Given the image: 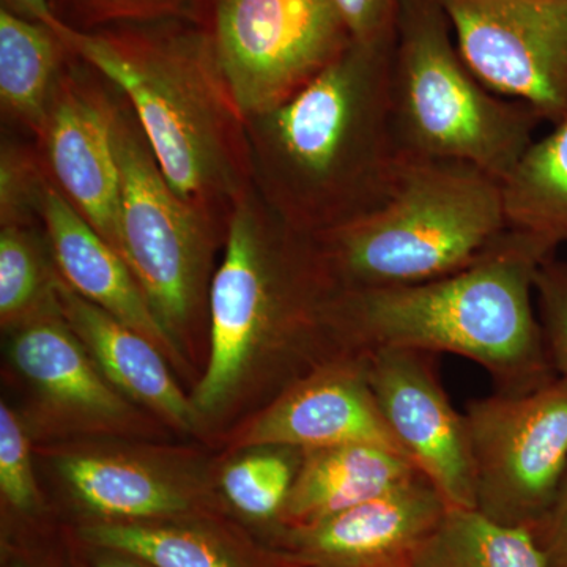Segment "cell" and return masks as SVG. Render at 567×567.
Here are the masks:
<instances>
[{
    "label": "cell",
    "instance_id": "obj_23",
    "mask_svg": "<svg viewBox=\"0 0 567 567\" xmlns=\"http://www.w3.org/2000/svg\"><path fill=\"white\" fill-rule=\"evenodd\" d=\"M405 567H550L535 533L496 524L477 509L447 507Z\"/></svg>",
    "mask_w": 567,
    "mask_h": 567
},
{
    "label": "cell",
    "instance_id": "obj_2",
    "mask_svg": "<svg viewBox=\"0 0 567 567\" xmlns=\"http://www.w3.org/2000/svg\"><path fill=\"white\" fill-rule=\"evenodd\" d=\"M63 43L130 103L164 177L226 237L254 188L246 121L193 18L62 33Z\"/></svg>",
    "mask_w": 567,
    "mask_h": 567
},
{
    "label": "cell",
    "instance_id": "obj_26",
    "mask_svg": "<svg viewBox=\"0 0 567 567\" xmlns=\"http://www.w3.org/2000/svg\"><path fill=\"white\" fill-rule=\"evenodd\" d=\"M0 491L10 509L29 524L41 513L31 450L21 421L6 402L0 405Z\"/></svg>",
    "mask_w": 567,
    "mask_h": 567
},
{
    "label": "cell",
    "instance_id": "obj_33",
    "mask_svg": "<svg viewBox=\"0 0 567 567\" xmlns=\"http://www.w3.org/2000/svg\"><path fill=\"white\" fill-rule=\"evenodd\" d=\"M2 9L24 18V20L47 25L58 35H62L69 29V24L63 22L52 9L51 0H2Z\"/></svg>",
    "mask_w": 567,
    "mask_h": 567
},
{
    "label": "cell",
    "instance_id": "obj_21",
    "mask_svg": "<svg viewBox=\"0 0 567 567\" xmlns=\"http://www.w3.org/2000/svg\"><path fill=\"white\" fill-rule=\"evenodd\" d=\"M73 52L47 25L0 9V103L39 140L52 93Z\"/></svg>",
    "mask_w": 567,
    "mask_h": 567
},
{
    "label": "cell",
    "instance_id": "obj_3",
    "mask_svg": "<svg viewBox=\"0 0 567 567\" xmlns=\"http://www.w3.org/2000/svg\"><path fill=\"white\" fill-rule=\"evenodd\" d=\"M339 292L315 237L284 221L256 189L246 194L210 284V357L192 398L199 415L229 404L254 371L281 393L349 352L334 322Z\"/></svg>",
    "mask_w": 567,
    "mask_h": 567
},
{
    "label": "cell",
    "instance_id": "obj_24",
    "mask_svg": "<svg viewBox=\"0 0 567 567\" xmlns=\"http://www.w3.org/2000/svg\"><path fill=\"white\" fill-rule=\"evenodd\" d=\"M297 451L275 447V451L251 454L234 462L223 473L221 486L227 502L249 524L265 528L271 548L282 535L284 505L301 462V456H292Z\"/></svg>",
    "mask_w": 567,
    "mask_h": 567
},
{
    "label": "cell",
    "instance_id": "obj_5",
    "mask_svg": "<svg viewBox=\"0 0 567 567\" xmlns=\"http://www.w3.org/2000/svg\"><path fill=\"white\" fill-rule=\"evenodd\" d=\"M509 230L502 181L465 163L402 158L379 207L312 237L336 287L358 292L456 274Z\"/></svg>",
    "mask_w": 567,
    "mask_h": 567
},
{
    "label": "cell",
    "instance_id": "obj_32",
    "mask_svg": "<svg viewBox=\"0 0 567 567\" xmlns=\"http://www.w3.org/2000/svg\"><path fill=\"white\" fill-rule=\"evenodd\" d=\"M3 550L6 551H3L2 567H84L80 550H76V557L66 565L54 550L44 547L33 532H25L14 543L9 540Z\"/></svg>",
    "mask_w": 567,
    "mask_h": 567
},
{
    "label": "cell",
    "instance_id": "obj_1",
    "mask_svg": "<svg viewBox=\"0 0 567 567\" xmlns=\"http://www.w3.org/2000/svg\"><path fill=\"white\" fill-rule=\"evenodd\" d=\"M393 39L352 43L300 91L246 118L254 189L300 233L374 210L402 155L391 106Z\"/></svg>",
    "mask_w": 567,
    "mask_h": 567
},
{
    "label": "cell",
    "instance_id": "obj_28",
    "mask_svg": "<svg viewBox=\"0 0 567 567\" xmlns=\"http://www.w3.org/2000/svg\"><path fill=\"white\" fill-rule=\"evenodd\" d=\"M48 171L41 155L14 144L2 145L0 159V223L32 224Z\"/></svg>",
    "mask_w": 567,
    "mask_h": 567
},
{
    "label": "cell",
    "instance_id": "obj_19",
    "mask_svg": "<svg viewBox=\"0 0 567 567\" xmlns=\"http://www.w3.org/2000/svg\"><path fill=\"white\" fill-rule=\"evenodd\" d=\"M421 475L402 454L352 443L301 451L292 491L284 505V529L303 528L360 505Z\"/></svg>",
    "mask_w": 567,
    "mask_h": 567
},
{
    "label": "cell",
    "instance_id": "obj_14",
    "mask_svg": "<svg viewBox=\"0 0 567 567\" xmlns=\"http://www.w3.org/2000/svg\"><path fill=\"white\" fill-rule=\"evenodd\" d=\"M447 507L417 475L315 525L284 529L274 548L301 567H405Z\"/></svg>",
    "mask_w": 567,
    "mask_h": 567
},
{
    "label": "cell",
    "instance_id": "obj_27",
    "mask_svg": "<svg viewBox=\"0 0 567 567\" xmlns=\"http://www.w3.org/2000/svg\"><path fill=\"white\" fill-rule=\"evenodd\" d=\"M200 0H51L52 9L71 28L80 31L189 18Z\"/></svg>",
    "mask_w": 567,
    "mask_h": 567
},
{
    "label": "cell",
    "instance_id": "obj_29",
    "mask_svg": "<svg viewBox=\"0 0 567 567\" xmlns=\"http://www.w3.org/2000/svg\"><path fill=\"white\" fill-rule=\"evenodd\" d=\"M536 306L548 360L558 375L567 377V260L550 256L536 275Z\"/></svg>",
    "mask_w": 567,
    "mask_h": 567
},
{
    "label": "cell",
    "instance_id": "obj_7",
    "mask_svg": "<svg viewBox=\"0 0 567 567\" xmlns=\"http://www.w3.org/2000/svg\"><path fill=\"white\" fill-rule=\"evenodd\" d=\"M111 91L112 140L121 171L118 252L181 349L208 312L213 254L226 237L178 196L132 106L112 85Z\"/></svg>",
    "mask_w": 567,
    "mask_h": 567
},
{
    "label": "cell",
    "instance_id": "obj_30",
    "mask_svg": "<svg viewBox=\"0 0 567 567\" xmlns=\"http://www.w3.org/2000/svg\"><path fill=\"white\" fill-rule=\"evenodd\" d=\"M358 43H382L393 39L402 0H333Z\"/></svg>",
    "mask_w": 567,
    "mask_h": 567
},
{
    "label": "cell",
    "instance_id": "obj_25",
    "mask_svg": "<svg viewBox=\"0 0 567 567\" xmlns=\"http://www.w3.org/2000/svg\"><path fill=\"white\" fill-rule=\"evenodd\" d=\"M55 271L44 262L32 224H2L0 229V319L21 324L54 298Z\"/></svg>",
    "mask_w": 567,
    "mask_h": 567
},
{
    "label": "cell",
    "instance_id": "obj_10",
    "mask_svg": "<svg viewBox=\"0 0 567 567\" xmlns=\"http://www.w3.org/2000/svg\"><path fill=\"white\" fill-rule=\"evenodd\" d=\"M466 65L540 121L567 117V0H439Z\"/></svg>",
    "mask_w": 567,
    "mask_h": 567
},
{
    "label": "cell",
    "instance_id": "obj_16",
    "mask_svg": "<svg viewBox=\"0 0 567 567\" xmlns=\"http://www.w3.org/2000/svg\"><path fill=\"white\" fill-rule=\"evenodd\" d=\"M54 295L63 320L112 385L181 431L197 427L199 412L171 375L158 346L74 293L59 274Z\"/></svg>",
    "mask_w": 567,
    "mask_h": 567
},
{
    "label": "cell",
    "instance_id": "obj_4",
    "mask_svg": "<svg viewBox=\"0 0 567 567\" xmlns=\"http://www.w3.org/2000/svg\"><path fill=\"white\" fill-rule=\"evenodd\" d=\"M555 249L511 229L456 274L390 289L339 292L334 322L347 350L450 353L486 369L502 393H524L557 372L536 306V275Z\"/></svg>",
    "mask_w": 567,
    "mask_h": 567
},
{
    "label": "cell",
    "instance_id": "obj_13",
    "mask_svg": "<svg viewBox=\"0 0 567 567\" xmlns=\"http://www.w3.org/2000/svg\"><path fill=\"white\" fill-rule=\"evenodd\" d=\"M352 443L405 456L377 404L368 358L360 350L339 354L287 386L254 417L240 440L241 446L298 451Z\"/></svg>",
    "mask_w": 567,
    "mask_h": 567
},
{
    "label": "cell",
    "instance_id": "obj_18",
    "mask_svg": "<svg viewBox=\"0 0 567 567\" xmlns=\"http://www.w3.org/2000/svg\"><path fill=\"white\" fill-rule=\"evenodd\" d=\"M73 535L81 543L126 551L156 567H301L215 513L163 522H99L80 525Z\"/></svg>",
    "mask_w": 567,
    "mask_h": 567
},
{
    "label": "cell",
    "instance_id": "obj_17",
    "mask_svg": "<svg viewBox=\"0 0 567 567\" xmlns=\"http://www.w3.org/2000/svg\"><path fill=\"white\" fill-rule=\"evenodd\" d=\"M11 358L47 401L96 425H121L133 415L117 388L100 371L91 353L50 305L20 324Z\"/></svg>",
    "mask_w": 567,
    "mask_h": 567
},
{
    "label": "cell",
    "instance_id": "obj_22",
    "mask_svg": "<svg viewBox=\"0 0 567 567\" xmlns=\"http://www.w3.org/2000/svg\"><path fill=\"white\" fill-rule=\"evenodd\" d=\"M502 185L511 229L555 251L567 244V117L529 145Z\"/></svg>",
    "mask_w": 567,
    "mask_h": 567
},
{
    "label": "cell",
    "instance_id": "obj_20",
    "mask_svg": "<svg viewBox=\"0 0 567 567\" xmlns=\"http://www.w3.org/2000/svg\"><path fill=\"white\" fill-rule=\"evenodd\" d=\"M59 470L85 514L80 525L175 520L213 513L192 488L128 458L74 454L63 457Z\"/></svg>",
    "mask_w": 567,
    "mask_h": 567
},
{
    "label": "cell",
    "instance_id": "obj_12",
    "mask_svg": "<svg viewBox=\"0 0 567 567\" xmlns=\"http://www.w3.org/2000/svg\"><path fill=\"white\" fill-rule=\"evenodd\" d=\"M111 99L107 82L71 55L37 141L59 192L118 252L121 171L112 140Z\"/></svg>",
    "mask_w": 567,
    "mask_h": 567
},
{
    "label": "cell",
    "instance_id": "obj_8",
    "mask_svg": "<svg viewBox=\"0 0 567 567\" xmlns=\"http://www.w3.org/2000/svg\"><path fill=\"white\" fill-rule=\"evenodd\" d=\"M189 18L245 121L300 91L352 43L333 0H200Z\"/></svg>",
    "mask_w": 567,
    "mask_h": 567
},
{
    "label": "cell",
    "instance_id": "obj_11",
    "mask_svg": "<svg viewBox=\"0 0 567 567\" xmlns=\"http://www.w3.org/2000/svg\"><path fill=\"white\" fill-rule=\"evenodd\" d=\"M434 357L406 349L365 350L369 383L388 427L417 472L447 506L476 509L465 416L451 404Z\"/></svg>",
    "mask_w": 567,
    "mask_h": 567
},
{
    "label": "cell",
    "instance_id": "obj_6",
    "mask_svg": "<svg viewBox=\"0 0 567 567\" xmlns=\"http://www.w3.org/2000/svg\"><path fill=\"white\" fill-rule=\"evenodd\" d=\"M391 106L402 158L470 164L498 181L543 122L466 65L439 0H402L391 51Z\"/></svg>",
    "mask_w": 567,
    "mask_h": 567
},
{
    "label": "cell",
    "instance_id": "obj_31",
    "mask_svg": "<svg viewBox=\"0 0 567 567\" xmlns=\"http://www.w3.org/2000/svg\"><path fill=\"white\" fill-rule=\"evenodd\" d=\"M535 536L550 567H567V470L547 516Z\"/></svg>",
    "mask_w": 567,
    "mask_h": 567
},
{
    "label": "cell",
    "instance_id": "obj_34",
    "mask_svg": "<svg viewBox=\"0 0 567 567\" xmlns=\"http://www.w3.org/2000/svg\"><path fill=\"white\" fill-rule=\"evenodd\" d=\"M76 543L82 566L84 567H156L152 563L136 557V555L126 554V551L91 546V544H84L78 539Z\"/></svg>",
    "mask_w": 567,
    "mask_h": 567
},
{
    "label": "cell",
    "instance_id": "obj_15",
    "mask_svg": "<svg viewBox=\"0 0 567 567\" xmlns=\"http://www.w3.org/2000/svg\"><path fill=\"white\" fill-rule=\"evenodd\" d=\"M39 219L62 281L182 364V350L156 319L132 268L59 192L50 174L40 193Z\"/></svg>",
    "mask_w": 567,
    "mask_h": 567
},
{
    "label": "cell",
    "instance_id": "obj_9",
    "mask_svg": "<svg viewBox=\"0 0 567 567\" xmlns=\"http://www.w3.org/2000/svg\"><path fill=\"white\" fill-rule=\"evenodd\" d=\"M476 509L535 533L567 470V377L524 393L475 399L464 413Z\"/></svg>",
    "mask_w": 567,
    "mask_h": 567
}]
</instances>
